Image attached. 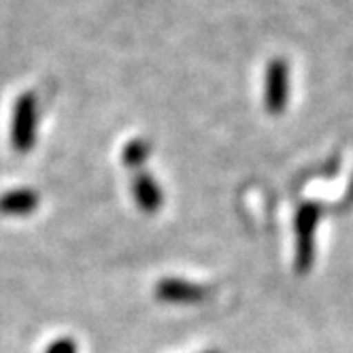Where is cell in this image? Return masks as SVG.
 <instances>
[{
	"instance_id": "3957f363",
	"label": "cell",
	"mask_w": 353,
	"mask_h": 353,
	"mask_svg": "<svg viewBox=\"0 0 353 353\" xmlns=\"http://www.w3.org/2000/svg\"><path fill=\"white\" fill-rule=\"evenodd\" d=\"M211 290L205 285H196L183 279H162L156 285V298L170 305H198L209 300Z\"/></svg>"
},
{
	"instance_id": "9c48e42d",
	"label": "cell",
	"mask_w": 353,
	"mask_h": 353,
	"mask_svg": "<svg viewBox=\"0 0 353 353\" xmlns=\"http://www.w3.org/2000/svg\"><path fill=\"white\" fill-rule=\"evenodd\" d=\"M209 353H215V351H209Z\"/></svg>"
},
{
	"instance_id": "ba28073f",
	"label": "cell",
	"mask_w": 353,
	"mask_h": 353,
	"mask_svg": "<svg viewBox=\"0 0 353 353\" xmlns=\"http://www.w3.org/2000/svg\"><path fill=\"white\" fill-rule=\"evenodd\" d=\"M45 353H77V345L70 339H58L47 347Z\"/></svg>"
},
{
	"instance_id": "6da1fadb",
	"label": "cell",
	"mask_w": 353,
	"mask_h": 353,
	"mask_svg": "<svg viewBox=\"0 0 353 353\" xmlns=\"http://www.w3.org/2000/svg\"><path fill=\"white\" fill-rule=\"evenodd\" d=\"M319 223V207L305 205L296 215V270L309 272L315 260V230Z\"/></svg>"
},
{
	"instance_id": "277c9868",
	"label": "cell",
	"mask_w": 353,
	"mask_h": 353,
	"mask_svg": "<svg viewBox=\"0 0 353 353\" xmlns=\"http://www.w3.org/2000/svg\"><path fill=\"white\" fill-rule=\"evenodd\" d=\"M288 103V66L281 60H274L266 74V105L270 113H281Z\"/></svg>"
},
{
	"instance_id": "7a4b0ae2",
	"label": "cell",
	"mask_w": 353,
	"mask_h": 353,
	"mask_svg": "<svg viewBox=\"0 0 353 353\" xmlns=\"http://www.w3.org/2000/svg\"><path fill=\"white\" fill-rule=\"evenodd\" d=\"M37 141V100L32 94H23L13 111L11 123V143L19 154H28Z\"/></svg>"
},
{
	"instance_id": "8992f818",
	"label": "cell",
	"mask_w": 353,
	"mask_h": 353,
	"mask_svg": "<svg viewBox=\"0 0 353 353\" xmlns=\"http://www.w3.org/2000/svg\"><path fill=\"white\" fill-rule=\"evenodd\" d=\"M132 190H134V198H137V205L147 211V213H154L162 207V192L158 188V183L151 179V174H137L134 181H132Z\"/></svg>"
},
{
	"instance_id": "5b68a950",
	"label": "cell",
	"mask_w": 353,
	"mask_h": 353,
	"mask_svg": "<svg viewBox=\"0 0 353 353\" xmlns=\"http://www.w3.org/2000/svg\"><path fill=\"white\" fill-rule=\"evenodd\" d=\"M39 207V194L28 188L11 190L0 196V213L3 215H30Z\"/></svg>"
},
{
	"instance_id": "52a82bcc",
	"label": "cell",
	"mask_w": 353,
	"mask_h": 353,
	"mask_svg": "<svg viewBox=\"0 0 353 353\" xmlns=\"http://www.w3.org/2000/svg\"><path fill=\"white\" fill-rule=\"evenodd\" d=\"M149 156V145L145 141H132L125 145L123 149V164L125 166H139L145 162V158Z\"/></svg>"
}]
</instances>
